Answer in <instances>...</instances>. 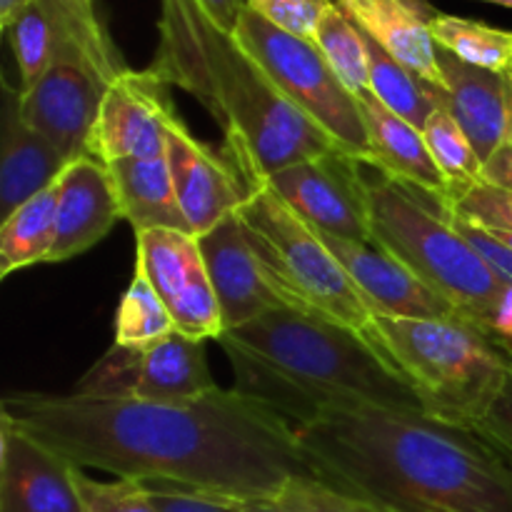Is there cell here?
I'll list each match as a JSON object with an SVG mask.
<instances>
[{
    "instance_id": "6da1fadb",
    "label": "cell",
    "mask_w": 512,
    "mask_h": 512,
    "mask_svg": "<svg viewBox=\"0 0 512 512\" xmlns=\"http://www.w3.org/2000/svg\"><path fill=\"white\" fill-rule=\"evenodd\" d=\"M0 413L78 468L205 498L275 500L298 475L318 478L293 425L235 388L183 405L15 393Z\"/></svg>"
},
{
    "instance_id": "7a4b0ae2",
    "label": "cell",
    "mask_w": 512,
    "mask_h": 512,
    "mask_svg": "<svg viewBox=\"0 0 512 512\" xmlns=\"http://www.w3.org/2000/svg\"><path fill=\"white\" fill-rule=\"evenodd\" d=\"M295 433L323 483L380 512H512V463L475 430L353 400Z\"/></svg>"
},
{
    "instance_id": "3957f363",
    "label": "cell",
    "mask_w": 512,
    "mask_h": 512,
    "mask_svg": "<svg viewBox=\"0 0 512 512\" xmlns=\"http://www.w3.org/2000/svg\"><path fill=\"white\" fill-rule=\"evenodd\" d=\"M160 43L150 68L193 95L223 128L225 153L245 183L268 180L303 160L338 153V145L300 113L248 55L220 28L200 0H160Z\"/></svg>"
},
{
    "instance_id": "277c9868",
    "label": "cell",
    "mask_w": 512,
    "mask_h": 512,
    "mask_svg": "<svg viewBox=\"0 0 512 512\" xmlns=\"http://www.w3.org/2000/svg\"><path fill=\"white\" fill-rule=\"evenodd\" d=\"M218 343L233 365L235 390L270 405L293 428L353 400L430 415L413 385L363 335L320 315L280 308L228 330Z\"/></svg>"
},
{
    "instance_id": "5b68a950",
    "label": "cell",
    "mask_w": 512,
    "mask_h": 512,
    "mask_svg": "<svg viewBox=\"0 0 512 512\" xmlns=\"http://www.w3.org/2000/svg\"><path fill=\"white\" fill-rule=\"evenodd\" d=\"M370 170L373 175L363 165L375 243L448 300L460 318L495 338L512 283L500 278L473 243L445 220L433 195V205H428L410 185L373 165Z\"/></svg>"
},
{
    "instance_id": "8992f818",
    "label": "cell",
    "mask_w": 512,
    "mask_h": 512,
    "mask_svg": "<svg viewBox=\"0 0 512 512\" xmlns=\"http://www.w3.org/2000/svg\"><path fill=\"white\" fill-rule=\"evenodd\" d=\"M368 343L408 380L433 418L473 430L512 363L500 343L463 318H395L373 310Z\"/></svg>"
},
{
    "instance_id": "52a82bcc",
    "label": "cell",
    "mask_w": 512,
    "mask_h": 512,
    "mask_svg": "<svg viewBox=\"0 0 512 512\" xmlns=\"http://www.w3.org/2000/svg\"><path fill=\"white\" fill-rule=\"evenodd\" d=\"M270 288L293 310L345 325L368 340L373 308L313 228L268 183L250 185L238 213Z\"/></svg>"
},
{
    "instance_id": "ba28073f",
    "label": "cell",
    "mask_w": 512,
    "mask_h": 512,
    "mask_svg": "<svg viewBox=\"0 0 512 512\" xmlns=\"http://www.w3.org/2000/svg\"><path fill=\"white\" fill-rule=\"evenodd\" d=\"M128 65L93 0H60V33L48 70L20 88V113L63 158L88 153L100 103Z\"/></svg>"
},
{
    "instance_id": "9c48e42d",
    "label": "cell",
    "mask_w": 512,
    "mask_h": 512,
    "mask_svg": "<svg viewBox=\"0 0 512 512\" xmlns=\"http://www.w3.org/2000/svg\"><path fill=\"white\" fill-rule=\"evenodd\" d=\"M233 35L268 73L275 88L320 130H325L343 153L365 165H375L358 98L345 88L313 40L275 28L248 5L240 13Z\"/></svg>"
},
{
    "instance_id": "30bf717a",
    "label": "cell",
    "mask_w": 512,
    "mask_h": 512,
    "mask_svg": "<svg viewBox=\"0 0 512 512\" xmlns=\"http://www.w3.org/2000/svg\"><path fill=\"white\" fill-rule=\"evenodd\" d=\"M220 388L213 380L205 340L173 333L143 348L115 345L78 380L75 393L88 398L183 405Z\"/></svg>"
},
{
    "instance_id": "8fae6325",
    "label": "cell",
    "mask_w": 512,
    "mask_h": 512,
    "mask_svg": "<svg viewBox=\"0 0 512 512\" xmlns=\"http://www.w3.org/2000/svg\"><path fill=\"white\" fill-rule=\"evenodd\" d=\"M135 250V270L153 285L173 315L178 333L195 340L223 338V313L198 235L183 230H145L135 235Z\"/></svg>"
},
{
    "instance_id": "7c38bea8",
    "label": "cell",
    "mask_w": 512,
    "mask_h": 512,
    "mask_svg": "<svg viewBox=\"0 0 512 512\" xmlns=\"http://www.w3.org/2000/svg\"><path fill=\"white\" fill-rule=\"evenodd\" d=\"M268 183L313 230L345 240H373L363 163L328 153L270 175Z\"/></svg>"
},
{
    "instance_id": "4fadbf2b",
    "label": "cell",
    "mask_w": 512,
    "mask_h": 512,
    "mask_svg": "<svg viewBox=\"0 0 512 512\" xmlns=\"http://www.w3.org/2000/svg\"><path fill=\"white\" fill-rule=\"evenodd\" d=\"M178 118L170 85L155 73L123 70L105 93L88 140V153L103 163L168 155V125Z\"/></svg>"
},
{
    "instance_id": "5bb4252c",
    "label": "cell",
    "mask_w": 512,
    "mask_h": 512,
    "mask_svg": "<svg viewBox=\"0 0 512 512\" xmlns=\"http://www.w3.org/2000/svg\"><path fill=\"white\" fill-rule=\"evenodd\" d=\"M168 165L193 235L213 230L248 200L250 185L233 158L195 138L180 115L168 125Z\"/></svg>"
},
{
    "instance_id": "9a60e30c",
    "label": "cell",
    "mask_w": 512,
    "mask_h": 512,
    "mask_svg": "<svg viewBox=\"0 0 512 512\" xmlns=\"http://www.w3.org/2000/svg\"><path fill=\"white\" fill-rule=\"evenodd\" d=\"M78 465L0 413V512H85Z\"/></svg>"
},
{
    "instance_id": "2e32d148",
    "label": "cell",
    "mask_w": 512,
    "mask_h": 512,
    "mask_svg": "<svg viewBox=\"0 0 512 512\" xmlns=\"http://www.w3.org/2000/svg\"><path fill=\"white\" fill-rule=\"evenodd\" d=\"M325 248L338 258L368 305L378 313L395 318H460L458 310L425 285L408 265L375 240H345L320 233Z\"/></svg>"
},
{
    "instance_id": "e0dca14e",
    "label": "cell",
    "mask_w": 512,
    "mask_h": 512,
    "mask_svg": "<svg viewBox=\"0 0 512 512\" xmlns=\"http://www.w3.org/2000/svg\"><path fill=\"white\" fill-rule=\"evenodd\" d=\"M198 243L223 313L225 333L265 313L288 308L265 280L238 215H230L213 230L198 235Z\"/></svg>"
},
{
    "instance_id": "ac0fdd59",
    "label": "cell",
    "mask_w": 512,
    "mask_h": 512,
    "mask_svg": "<svg viewBox=\"0 0 512 512\" xmlns=\"http://www.w3.org/2000/svg\"><path fill=\"white\" fill-rule=\"evenodd\" d=\"M118 220H123V210L108 165L90 153L70 160L60 175L58 228L48 263L88 253Z\"/></svg>"
},
{
    "instance_id": "d6986e66",
    "label": "cell",
    "mask_w": 512,
    "mask_h": 512,
    "mask_svg": "<svg viewBox=\"0 0 512 512\" xmlns=\"http://www.w3.org/2000/svg\"><path fill=\"white\" fill-rule=\"evenodd\" d=\"M445 85L435 98L463 128L478 158L488 160L510 138L512 83L508 73L475 68L438 48Z\"/></svg>"
},
{
    "instance_id": "ffe728a7",
    "label": "cell",
    "mask_w": 512,
    "mask_h": 512,
    "mask_svg": "<svg viewBox=\"0 0 512 512\" xmlns=\"http://www.w3.org/2000/svg\"><path fill=\"white\" fill-rule=\"evenodd\" d=\"M368 38L403 63L420 80L443 88L445 78L438 63L430 23L440 10L430 0H333Z\"/></svg>"
},
{
    "instance_id": "44dd1931",
    "label": "cell",
    "mask_w": 512,
    "mask_h": 512,
    "mask_svg": "<svg viewBox=\"0 0 512 512\" xmlns=\"http://www.w3.org/2000/svg\"><path fill=\"white\" fill-rule=\"evenodd\" d=\"M3 150H0V220L63 175L68 160L20 113V85L3 80Z\"/></svg>"
},
{
    "instance_id": "7402d4cb",
    "label": "cell",
    "mask_w": 512,
    "mask_h": 512,
    "mask_svg": "<svg viewBox=\"0 0 512 512\" xmlns=\"http://www.w3.org/2000/svg\"><path fill=\"white\" fill-rule=\"evenodd\" d=\"M355 98H358L365 125H368L375 158L373 168L385 170L418 193L443 200L448 195V183L430 155L423 130L393 113L370 90L355 95Z\"/></svg>"
},
{
    "instance_id": "603a6c76",
    "label": "cell",
    "mask_w": 512,
    "mask_h": 512,
    "mask_svg": "<svg viewBox=\"0 0 512 512\" xmlns=\"http://www.w3.org/2000/svg\"><path fill=\"white\" fill-rule=\"evenodd\" d=\"M113 175L123 220L133 225L135 235L145 230H183L193 233L178 203L168 155L163 158H128L105 163Z\"/></svg>"
},
{
    "instance_id": "cb8c5ba5",
    "label": "cell",
    "mask_w": 512,
    "mask_h": 512,
    "mask_svg": "<svg viewBox=\"0 0 512 512\" xmlns=\"http://www.w3.org/2000/svg\"><path fill=\"white\" fill-rule=\"evenodd\" d=\"M60 178L33 195L0 225V278L15 270L48 263L58 228Z\"/></svg>"
},
{
    "instance_id": "d4e9b609",
    "label": "cell",
    "mask_w": 512,
    "mask_h": 512,
    "mask_svg": "<svg viewBox=\"0 0 512 512\" xmlns=\"http://www.w3.org/2000/svg\"><path fill=\"white\" fill-rule=\"evenodd\" d=\"M435 45L475 68L508 73L512 68V30L495 28L483 20L438 13L430 23Z\"/></svg>"
},
{
    "instance_id": "484cf974",
    "label": "cell",
    "mask_w": 512,
    "mask_h": 512,
    "mask_svg": "<svg viewBox=\"0 0 512 512\" xmlns=\"http://www.w3.org/2000/svg\"><path fill=\"white\" fill-rule=\"evenodd\" d=\"M365 35V33H363ZM365 45H368V60H370V93L388 105L393 113L413 123L415 128L423 130L430 115L440 108L438 98H435V88L418 75L410 73L403 63L385 53L373 38L365 35Z\"/></svg>"
},
{
    "instance_id": "4316f807",
    "label": "cell",
    "mask_w": 512,
    "mask_h": 512,
    "mask_svg": "<svg viewBox=\"0 0 512 512\" xmlns=\"http://www.w3.org/2000/svg\"><path fill=\"white\" fill-rule=\"evenodd\" d=\"M5 33L20 70V88H30L53 60L60 33V0H30Z\"/></svg>"
},
{
    "instance_id": "83f0119b",
    "label": "cell",
    "mask_w": 512,
    "mask_h": 512,
    "mask_svg": "<svg viewBox=\"0 0 512 512\" xmlns=\"http://www.w3.org/2000/svg\"><path fill=\"white\" fill-rule=\"evenodd\" d=\"M423 138L428 143L435 165L448 183L445 198L460 195L463 190L473 188L475 183L483 180V160L478 158L468 135L463 133V128L455 123V118L443 105L423 125Z\"/></svg>"
},
{
    "instance_id": "f1b7e54d",
    "label": "cell",
    "mask_w": 512,
    "mask_h": 512,
    "mask_svg": "<svg viewBox=\"0 0 512 512\" xmlns=\"http://www.w3.org/2000/svg\"><path fill=\"white\" fill-rule=\"evenodd\" d=\"M315 45L330 68L335 70L345 88L353 95L368 93L370 90V60H368V45H365V35L338 5L325 13L320 20L318 33H315Z\"/></svg>"
},
{
    "instance_id": "f546056e",
    "label": "cell",
    "mask_w": 512,
    "mask_h": 512,
    "mask_svg": "<svg viewBox=\"0 0 512 512\" xmlns=\"http://www.w3.org/2000/svg\"><path fill=\"white\" fill-rule=\"evenodd\" d=\"M173 333H178V328H175L170 310L158 298L148 278L135 270L133 283L125 290L118 310H115V345L143 348V345H153Z\"/></svg>"
},
{
    "instance_id": "4dcf8cb0",
    "label": "cell",
    "mask_w": 512,
    "mask_h": 512,
    "mask_svg": "<svg viewBox=\"0 0 512 512\" xmlns=\"http://www.w3.org/2000/svg\"><path fill=\"white\" fill-rule=\"evenodd\" d=\"M435 205H438L440 213L453 215V218L478 225V228L512 233V193L495 188L485 180L463 190L460 195H453V198H435Z\"/></svg>"
},
{
    "instance_id": "1f68e13d",
    "label": "cell",
    "mask_w": 512,
    "mask_h": 512,
    "mask_svg": "<svg viewBox=\"0 0 512 512\" xmlns=\"http://www.w3.org/2000/svg\"><path fill=\"white\" fill-rule=\"evenodd\" d=\"M75 485H78L85 512H155L150 488L140 480L118 478L110 483H100V480L85 475L83 468H78Z\"/></svg>"
},
{
    "instance_id": "d6a6232c",
    "label": "cell",
    "mask_w": 512,
    "mask_h": 512,
    "mask_svg": "<svg viewBox=\"0 0 512 512\" xmlns=\"http://www.w3.org/2000/svg\"><path fill=\"white\" fill-rule=\"evenodd\" d=\"M275 503L288 512H380L375 505L353 498L348 493H340L333 485L318 478H308V475H298V478L290 480L280 490Z\"/></svg>"
},
{
    "instance_id": "836d02e7",
    "label": "cell",
    "mask_w": 512,
    "mask_h": 512,
    "mask_svg": "<svg viewBox=\"0 0 512 512\" xmlns=\"http://www.w3.org/2000/svg\"><path fill=\"white\" fill-rule=\"evenodd\" d=\"M245 5L285 33L315 40L320 20L335 3L333 0H245Z\"/></svg>"
},
{
    "instance_id": "e575fe53",
    "label": "cell",
    "mask_w": 512,
    "mask_h": 512,
    "mask_svg": "<svg viewBox=\"0 0 512 512\" xmlns=\"http://www.w3.org/2000/svg\"><path fill=\"white\" fill-rule=\"evenodd\" d=\"M473 430L485 443L493 445L508 463H512V363L508 375H505L503 388L498 390L490 408L485 410V415Z\"/></svg>"
},
{
    "instance_id": "d590c367",
    "label": "cell",
    "mask_w": 512,
    "mask_h": 512,
    "mask_svg": "<svg viewBox=\"0 0 512 512\" xmlns=\"http://www.w3.org/2000/svg\"><path fill=\"white\" fill-rule=\"evenodd\" d=\"M445 220H448V223L453 225L460 235H465V238L473 243V248L478 250V253L483 255L490 265H493V270L500 275V278H505L508 283H512V250L510 248H505L503 243H498V240H495L488 230L478 228V225H470V223H465V220L453 218V215H445Z\"/></svg>"
},
{
    "instance_id": "8d00e7d4",
    "label": "cell",
    "mask_w": 512,
    "mask_h": 512,
    "mask_svg": "<svg viewBox=\"0 0 512 512\" xmlns=\"http://www.w3.org/2000/svg\"><path fill=\"white\" fill-rule=\"evenodd\" d=\"M148 488L155 512H235L228 500L205 498V495L185 493V490L165 488V485H148Z\"/></svg>"
},
{
    "instance_id": "74e56055",
    "label": "cell",
    "mask_w": 512,
    "mask_h": 512,
    "mask_svg": "<svg viewBox=\"0 0 512 512\" xmlns=\"http://www.w3.org/2000/svg\"><path fill=\"white\" fill-rule=\"evenodd\" d=\"M483 180L512 193V140L500 145L483 163Z\"/></svg>"
},
{
    "instance_id": "f35d334b",
    "label": "cell",
    "mask_w": 512,
    "mask_h": 512,
    "mask_svg": "<svg viewBox=\"0 0 512 512\" xmlns=\"http://www.w3.org/2000/svg\"><path fill=\"white\" fill-rule=\"evenodd\" d=\"M200 3L205 5L210 18H213L220 28H225L228 33H235L240 13L245 10V0H200Z\"/></svg>"
},
{
    "instance_id": "ab89813d",
    "label": "cell",
    "mask_w": 512,
    "mask_h": 512,
    "mask_svg": "<svg viewBox=\"0 0 512 512\" xmlns=\"http://www.w3.org/2000/svg\"><path fill=\"white\" fill-rule=\"evenodd\" d=\"M235 512H288L275 500H228Z\"/></svg>"
},
{
    "instance_id": "60d3db41",
    "label": "cell",
    "mask_w": 512,
    "mask_h": 512,
    "mask_svg": "<svg viewBox=\"0 0 512 512\" xmlns=\"http://www.w3.org/2000/svg\"><path fill=\"white\" fill-rule=\"evenodd\" d=\"M28 3L30 0H0V25H3V30L8 28L15 18H18V13Z\"/></svg>"
},
{
    "instance_id": "b9f144b4",
    "label": "cell",
    "mask_w": 512,
    "mask_h": 512,
    "mask_svg": "<svg viewBox=\"0 0 512 512\" xmlns=\"http://www.w3.org/2000/svg\"><path fill=\"white\" fill-rule=\"evenodd\" d=\"M485 230V228H483ZM490 235H493L495 240H498V243H503L505 248H510L512 250V233H503V230H488Z\"/></svg>"
},
{
    "instance_id": "7bdbcfd3",
    "label": "cell",
    "mask_w": 512,
    "mask_h": 512,
    "mask_svg": "<svg viewBox=\"0 0 512 512\" xmlns=\"http://www.w3.org/2000/svg\"><path fill=\"white\" fill-rule=\"evenodd\" d=\"M483 3H495V5H503V8L512 10V0H483Z\"/></svg>"
},
{
    "instance_id": "ee69618b",
    "label": "cell",
    "mask_w": 512,
    "mask_h": 512,
    "mask_svg": "<svg viewBox=\"0 0 512 512\" xmlns=\"http://www.w3.org/2000/svg\"><path fill=\"white\" fill-rule=\"evenodd\" d=\"M508 78H510V83H512V68L508 70Z\"/></svg>"
}]
</instances>
